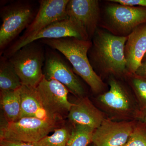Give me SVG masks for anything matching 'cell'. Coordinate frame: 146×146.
Segmentation results:
<instances>
[{
    "instance_id": "obj_1",
    "label": "cell",
    "mask_w": 146,
    "mask_h": 146,
    "mask_svg": "<svg viewBox=\"0 0 146 146\" xmlns=\"http://www.w3.org/2000/svg\"><path fill=\"white\" fill-rule=\"evenodd\" d=\"M88 52L91 66L105 74L116 76L128 74L124 50L128 36L115 35L97 30Z\"/></svg>"
},
{
    "instance_id": "obj_2",
    "label": "cell",
    "mask_w": 146,
    "mask_h": 146,
    "mask_svg": "<svg viewBox=\"0 0 146 146\" xmlns=\"http://www.w3.org/2000/svg\"><path fill=\"white\" fill-rule=\"evenodd\" d=\"M41 41L64 55L72 66L74 72L88 84L94 93L99 94L104 91L106 84L94 71L88 57L92 44L90 40L68 37Z\"/></svg>"
},
{
    "instance_id": "obj_3",
    "label": "cell",
    "mask_w": 146,
    "mask_h": 146,
    "mask_svg": "<svg viewBox=\"0 0 146 146\" xmlns=\"http://www.w3.org/2000/svg\"><path fill=\"white\" fill-rule=\"evenodd\" d=\"M108 91L101 94L98 101L115 121H140L142 115L135 96L122 82L115 77L108 80Z\"/></svg>"
},
{
    "instance_id": "obj_4",
    "label": "cell",
    "mask_w": 146,
    "mask_h": 146,
    "mask_svg": "<svg viewBox=\"0 0 146 146\" xmlns=\"http://www.w3.org/2000/svg\"><path fill=\"white\" fill-rule=\"evenodd\" d=\"M61 121L24 117L1 125L0 140L36 143L60 127Z\"/></svg>"
},
{
    "instance_id": "obj_5",
    "label": "cell",
    "mask_w": 146,
    "mask_h": 146,
    "mask_svg": "<svg viewBox=\"0 0 146 146\" xmlns=\"http://www.w3.org/2000/svg\"><path fill=\"white\" fill-rule=\"evenodd\" d=\"M22 84L36 88L44 77L46 56L41 45L35 42L21 48L9 58Z\"/></svg>"
},
{
    "instance_id": "obj_6",
    "label": "cell",
    "mask_w": 146,
    "mask_h": 146,
    "mask_svg": "<svg viewBox=\"0 0 146 146\" xmlns=\"http://www.w3.org/2000/svg\"><path fill=\"white\" fill-rule=\"evenodd\" d=\"M35 16L33 8L27 2H15L1 8V54L24 29L27 28Z\"/></svg>"
},
{
    "instance_id": "obj_7",
    "label": "cell",
    "mask_w": 146,
    "mask_h": 146,
    "mask_svg": "<svg viewBox=\"0 0 146 146\" xmlns=\"http://www.w3.org/2000/svg\"><path fill=\"white\" fill-rule=\"evenodd\" d=\"M106 25L112 33L128 36L137 27L146 23V8L117 4L108 6L105 10Z\"/></svg>"
},
{
    "instance_id": "obj_8",
    "label": "cell",
    "mask_w": 146,
    "mask_h": 146,
    "mask_svg": "<svg viewBox=\"0 0 146 146\" xmlns=\"http://www.w3.org/2000/svg\"><path fill=\"white\" fill-rule=\"evenodd\" d=\"M36 89L44 108L52 118L62 121L68 115L73 103L69 102V91L62 84L44 76Z\"/></svg>"
},
{
    "instance_id": "obj_9",
    "label": "cell",
    "mask_w": 146,
    "mask_h": 146,
    "mask_svg": "<svg viewBox=\"0 0 146 146\" xmlns=\"http://www.w3.org/2000/svg\"><path fill=\"white\" fill-rule=\"evenodd\" d=\"M68 37L90 40L83 29L74 21L68 17L51 24L29 38L22 41H16L5 50L4 56L9 58L25 45L39 39H57Z\"/></svg>"
},
{
    "instance_id": "obj_10",
    "label": "cell",
    "mask_w": 146,
    "mask_h": 146,
    "mask_svg": "<svg viewBox=\"0 0 146 146\" xmlns=\"http://www.w3.org/2000/svg\"><path fill=\"white\" fill-rule=\"evenodd\" d=\"M43 68L47 79H54L62 84L74 95L84 97L85 90L79 79L59 55L54 52L46 54Z\"/></svg>"
},
{
    "instance_id": "obj_11",
    "label": "cell",
    "mask_w": 146,
    "mask_h": 146,
    "mask_svg": "<svg viewBox=\"0 0 146 146\" xmlns=\"http://www.w3.org/2000/svg\"><path fill=\"white\" fill-rule=\"evenodd\" d=\"M137 121H117L106 118L94 130L92 143L94 146H123Z\"/></svg>"
},
{
    "instance_id": "obj_12",
    "label": "cell",
    "mask_w": 146,
    "mask_h": 146,
    "mask_svg": "<svg viewBox=\"0 0 146 146\" xmlns=\"http://www.w3.org/2000/svg\"><path fill=\"white\" fill-rule=\"evenodd\" d=\"M69 0L39 1L38 12L23 35L17 41L29 38L56 21L68 18L66 7Z\"/></svg>"
},
{
    "instance_id": "obj_13",
    "label": "cell",
    "mask_w": 146,
    "mask_h": 146,
    "mask_svg": "<svg viewBox=\"0 0 146 146\" xmlns=\"http://www.w3.org/2000/svg\"><path fill=\"white\" fill-rule=\"evenodd\" d=\"M66 14L83 29L89 39L94 36L100 21L98 1L69 0L66 7Z\"/></svg>"
},
{
    "instance_id": "obj_14",
    "label": "cell",
    "mask_w": 146,
    "mask_h": 146,
    "mask_svg": "<svg viewBox=\"0 0 146 146\" xmlns=\"http://www.w3.org/2000/svg\"><path fill=\"white\" fill-rule=\"evenodd\" d=\"M68 118L74 125L84 126L95 129L106 119L104 114L86 97L79 98L73 106Z\"/></svg>"
},
{
    "instance_id": "obj_15",
    "label": "cell",
    "mask_w": 146,
    "mask_h": 146,
    "mask_svg": "<svg viewBox=\"0 0 146 146\" xmlns=\"http://www.w3.org/2000/svg\"><path fill=\"white\" fill-rule=\"evenodd\" d=\"M146 52V23L136 28L128 36L124 53L128 74H135Z\"/></svg>"
},
{
    "instance_id": "obj_16",
    "label": "cell",
    "mask_w": 146,
    "mask_h": 146,
    "mask_svg": "<svg viewBox=\"0 0 146 146\" xmlns=\"http://www.w3.org/2000/svg\"><path fill=\"white\" fill-rule=\"evenodd\" d=\"M20 91L21 112L19 119L33 117L44 120L60 121L54 119L45 110L36 88L22 85Z\"/></svg>"
},
{
    "instance_id": "obj_17",
    "label": "cell",
    "mask_w": 146,
    "mask_h": 146,
    "mask_svg": "<svg viewBox=\"0 0 146 146\" xmlns=\"http://www.w3.org/2000/svg\"><path fill=\"white\" fill-rule=\"evenodd\" d=\"M20 88L14 90L1 91V108L7 122H13L20 119L21 112Z\"/></svg>"
},
{
    "instance_id": "obj_18",
    "label": "cell",
    "mask_w": 146,
    "mask_h": 146,
    "mask_svg": "<svg viewBox=\"0 0 146 146\" xmlns=\"http://www.w3.org/2000/svg\"><path fill=\"white\" fill-rule=\"evenodd\" d=\"M21 79L14 66L5 56L0 59V89L1 91L14 90L22 86Z\"/></svg>"
},
{
    "instance_id": "obj_19",
    "label": "cell",
    "mask_w": 146,
    "mask_h": 146,
    "mask_svg": "<svg viewBox=\"0 0 146 146\" xmlns=\"http://www.w3.org/2000/svg\"><path fill=\"white\" fill-rule=\"evenodd\" d=\"M126 76L129 80V84L143 118L146 115V78L139 76L135 74H128Z\"/></svg>"
},
{
    "instance_id": "obj_20",
    "label": "cell",
    "mask_w": 146,
    "mask_h": 146,
    "mask_svg": "<svg viewBox=\"0 0 146 146\" xmlns=\"http://www.w3.org/2000/svg\"><path fill=\"white\" fill-rule=\"evenodd\" d=\"M94 129L84 126L74 125L67 146H87L92 143Z\"/></svg>"
},
{
    "instance_id": "obj_21",
    "label": "cell",
    "mask_w": 146,
    "mask_h": 146,
    "mask_svg": "<svg viewBox=\"0 0 146 146\" xmlns=\"http://www.w3.org/2000/svg\"><path fill=\"white\" fill-rule=\"evenodd\" d=\"M71 131L67 126H62L55 129L50 136H46L35 143L38 146H67Z\"/></svg>"
},
{
    "instance_id": "obj_22",
    "label": "cell",
    "mask_w": 146,
    "mask_h": 146,
    "mask_svg": "<svg viewBox=\"0 0 146 146\" xmlns=\"http://www.w3.org/2000/svg\"><path fill=\"white\" fill-rule=\"evenodd\" d=\"M123 146H146V124L145 123L137 121L127 142Z\"/></svg>"
},
{
    "instance_id": "obj_23",
    "label": "cell",
    "mask_w": 146,
    "mask_h": 146,
    "mask_svg": "<svg viewBox=\"0 0 146 146\" xmlns=\"http://www.w3.org/2000/svg\"><path fill=\"white\" fill-rule=\"evenodd\" d=\"M108 1L123 5L130 6H138L146 8V0H110Z\"/></svg>"
},
{
    "instance_id": "obj_24",
    "label": "cell",
    "mask_w": 146,
    "mask_h": 146,
    "mask_svg": "<svg viewBox=\"0 0 146 146\" xmlns=\"http://www.w3.org/2000/svg\"><path fill=\"white\" fill-rule=\"evenodd\" d=\"M0 146H38L35 143L0 140Z\"/></svg>"
},
{
    "instance_id": "obj_25",
    "label": "cell",
    "mask_w": 146,
    "mask_h": 146,
    "mask_svg": "<svg viewBox=\"0 0 146 146\" xmlns=\"http://www.w3.org/2000/svg\"><path fill=\"white\" fill-rule=\"evenodd\" d=\"M135 74L139 76L146 78V61L142 62Z\"/></svg>"
},
{
    "instance_id": "obj_26",
    "label": "cell",
    "mask_w": 146,
    "mask_h": 146,
    "mask_svg": "<svg viewBox=\"0 0 146 146\" xmlns=\"http://www.w3.org/2000/svg\"><path fill=\"white\" fill-rule=\"evenodd\" d=\"M140 121L143 122L145 123L146 124V115H144L143 117L140 120Z\"/></svg>"
},
{
    "instance_id": "obj_27",
    "label": "cell",
    "mask_w": 146,
    "mask_h": 146,
    "mask_svg": "<svg viewBox=\"0 0 146 146\" xmlns=\"http://www.w3.org/2000/svg\"><path fill=\"white\" fill-rule=\"evenodd\" d=\"M146 61V52L145 54V55H144V56L143 57V60H142V62H144V61Z\"/></svg>"
}]
</instances>
